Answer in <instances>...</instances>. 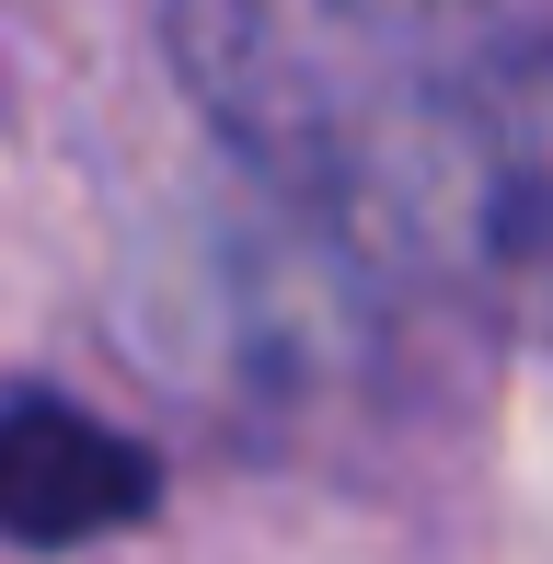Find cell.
I'll return each mask as SVG.
<instances>
[{"label":"cell","mask_w":553,"mask_h":564,"mask_svg":"<svg viewBox=\"0 0 553 564\" xmlns=\"http://www.w3.org/2000/svg\"><path fill=\"white\" fill-rule=\"evenodd\" d=\"M208 116L358 230L473 242L531 185L542 35L519 0H173Z\"/></svg>","instance_id":"cell-1"},{"label":"cell","mask_w":553,"mask_h":564,"mask_svg":"<svg viewBox=\"0 0 553 564\" xmlns=\"http://www.w3.org/2000/svg\"><path fill=\"white\" fill-rule=\"evenodd\" d=\"M150 484H162V460L116 438L105 415L58 392H0V542L23 553L105 542V530L150 519Z\"/></svg>","instance_id":"cell-2"}]
</instances>
